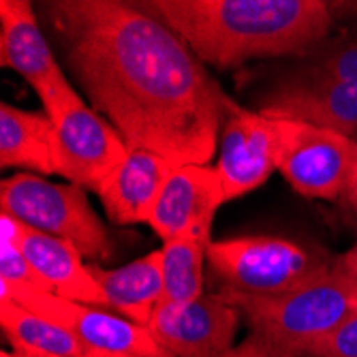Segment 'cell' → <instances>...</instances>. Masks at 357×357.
Listing matches in <instances>:
<instances>
[{"instance_id": "6da1fadb", "label": "cell", "mask_w": 357, "mask_h": 357, "mask_svg": "<svg viewBox=\"0 0 357 357\" xmlns=\"http://www.w3.org/2000/svg\"><path fill=\"white\" fill-rule=\"evenodd\" d=\"M67 71L128 148L210 165L236 101L148 3H43Z\"/></svg>"}, {"instance_id": "7a4b0ae2", "label": "cell", "mask_w": 357, "mask_h": 357, "mask_svg": "<svg viewBox=\"0 0 357 357\" xmlns=\"http://www.w3.org/2000/svg\"><path fill=\"white\" fill-rule=\"evenodd\" d=\"M148 7L214 69L255 58H304L334 26L323 0H152Z\"/></svg>"}, {"instance_id": "3957f363", "label": "cell", "mask_w": 357, "mask_h": 357, "mask_svg": "<svg viewBox=\"0 0 357 357\" xmlns=\"http://www.w3.org/2000/svg\"><path fill=\"white\" fill-rule=\"evenodd\" d=\"M338 255L287 236L248 234L210 244L208 268L220 294L272 298L326 272Z\"/></svg>"}, {"instance_id": "277c9868", "label": "cell", "mask_w": 357, "mask_h": 357, "mask_svg": "<svg viewBox=\"0 0 357 357\" xmlns=\"http://www.w3.org/2000/svg\"><path fill=\"white\" fill-rule=\"evenodd\" d=\"M259 332L298 357L326 338L342 319L357 310V294L336 261L302 287L272 298H246L225 294Z\"/></svg>"}, {"instance_id": "5b68a950", "label": "cell", "mask_w": 357, "mask_h": 357, "mask_svg": "<svg viewBox=\"0 0 357 357\" xmlns=\"http://www.w3.org/2000/svg\"><path fill=\"white\" fill-rule=\"evenodd\" d=\"M0 208L39 234L73 244L82 257L107 261L114 242L88 204L86 190L56 184L39 174H15L0 182Z\"/></svg>"}, {"instance_id": "8992f818", "label": "cell", "mask_w": 357, "mask_h": 357, "mask_svg": "<svg viewBox=\"0 0 357 357\" xmlns=\"http://www.w3.org/2000/svg\"><path fill=\"white\" fill-rule=\"evenodd\" d=\"M43 112L56 131L58 176L84 190L99 192L128 154L122 135L82 99L73 86L60 92Z\"/></svg>"}, {"instance_id": "52a82bcc", "label": "cell", "mask_w": 357, "mask_h": 357, "mask_svg": "<svg viewBox=\"0 0 357 357\" xmlns=\"http://www.w3.org/2000/svg\"><path fill=\"white\" fill-rule=\"evenodd\" d=\"M276 120L282 178L308 199H340L357 165V142L310 122Z\"/></svg>"}, {"instance_id": "ba28073f", "label": "cell", "mask_w": 357, "mask_h": 357, "mask_svg": "<svg viewBox=\"0 0 357 357\" xmlns=\"http://www.w3.org/2000/svg\"><path fill=\"white\" fill-rule=\"evenodd\" d=\"M0 300H13L32 312L60 323L99 357H165L148 328L107 308L73 302L50 291L5 287H0Z\"/></svg>"}, {"instance_id": "9c48e42d", "label": "cell", "mask_w": 357, "mask_h": 357, "mask_svg": "<svg viewBox=\"0 0 357 357\" xmlns=\"http://www.w3.org/2000/svg\"><path fill=\"white\" fill-rule=\"evenodd\" d=\"M216 152L214 167L222 184L225 202L244 197L278 169V120L236 103L225 116Z\"/></svg>"}, {"instance_id": "30bf717a", "label": "cell", "mask_w": 357, "mask_h": 357, "mask_svg": "<svg viewBox=\"0 0 357 357\" xmlns=\"http://www.w3.org/2000/svg\"><path fill=\"white\" fill-rule=\"evenodd\" d=\"M240 317L218 291L184 304H160L148 330L165 357H220L236 347Z\"/></svg>"}, {"instance_id": "8fae6325", "label": "cell", "mask_w": 357, "mask_h": 357, "mask_svg": "<svg viewBox=\"0 0 357 357\" xmlns=\"http://www.w3.org/2000/svg\"><path fill=\"white\" fill-rule=\"evenodd\" d=\"M0 62L28 82L43 107L73 86L45 37L35 5L28 0L0 3Z\"/></svg>"}, {"instance_id": "7c38bea8", "label": "cell", "mask_w": 357, "mask_h": 357, "mask_svg": "<svg viewBox=\"0 0 357 357\" xmlns=\"http://www.w3.org/2000/svg\"><path fill=\"white\" fill-rule=\"evenodd\" d=\"M222 204V184L214 165H176L160 188L148 225L167 242L195 222L214 218Z\"/></svg>"}, {"instance_id": "4fadbf2b", "label": "cell", "mask_w": 357, "mask_h": 357, "mask_svg": "<svg viewBox=\"0 0 357 357\" xmlns=\"http://www.w3.org/2000/svg\"><path fill=\"white\" fill-rule=\"evenodd\" d=\"M176 165L156 152L128 148L122 165L103 182L99 199L116 225L148 222L169 172Z\"/></svg>"}, {"instance_id": "5bb4252c", "label": "cell", "mask_w": 357, "mask_h": 357, "mask_svg": "<svg viewBox=\"0 0 357 357\" xmlns=\"http://www.w3.org/2000/svg\"><path fill=\"white\" fill-rule=\"evenodd\" d=\"M257 112L310 122L357 142V79L308 90L268 88L259 96Z\"/></svg>"}, {"instance_id": "9a60e30c", "label": "cell", "mask_w": 357, "mask_h": 357, "mask_svg": "<svg viewBox=\"0 0 357 357\" xmlns=\"http://www.w3.org/2000/svg\"><path fill=\"white\" fill-rule=\"evenodd\" d=\"M22 250L47 284L50 294L73 302L107 308V300L101 287L92 278L88 264H82L84 257L73 244L39 234L24 225Z\"/></svg>"}, {"instance_id": "2e32d148", "label": "cell", "mask_w": 357, "mask_h": 357, "mask_svg": "<svg viewBox=\"0 0 357 357\" xmlns=\"http://www.w3.org/2000/svg\"><path fill=\"white\" fill-rule=\"evenodd\" d=\"M88 270L107 300V308L137 326L148 328L163 304V272H160V248L135 259L120 268H103L88 264Z\"/></svg>"}, {"instance_id": "e0dca14e", "label": "cell", "mask_w": 357, "mask_h": 357, "mask_svg": "<svg viewBox=\"0 0 357 357\" xmlns=\"http://www.w3.org/2000/svg\"><path fill=\"white\" fill-rule=\"evenodd\" d=\"M0 165L39 176H58L56 131L45 112L0 105Z\"/></svg>"}, {"instance_id": "ac0fdd59", "label": "cell", "mask_w": 357, "mask_h": 357, "mask_svg": "<svg viewBox=\"0 0 357 357\" xmlns=\"http://www.w3.org/2000/svg\"><path fill=\"white\" fill-rule=\"evenodd\" d=\"M212 222L204 218L160 246L163 304H184L204 296V270L212 244Z\"/></svg>"}, {"instance_id": "d6986e66", "label": "cell", "mask_w": 357, "mask_h": 357, "mask_svg": "<svg viewBox=\"0 0 357 357\" xmlns=\"http://www.w3.org/2000/svg\"><path fill=\"white\" fill-rule=\"evenodd\" d=\"M0 326L13 351L26 357H99L60 323L13 300H0Z\"/></svg>"}, {"instance_id": "ffe728a7", "label": "cell", "mask_w": 357, "mask_h": 357, "mask_svg": "<svg viewBox=\"0 0 357 357\" xmlns=\"http://www.w3.org/2000/svg\"><path fill=\"white\" fill-rule=\"evenodd\" d=\"M357 79V39L332 47H317L300 64L280 75L270 88L308 90Z\"/></svg>"}, {"instance_id": "44dd1931", "label": "cell", "mask_w": 357, "mask_h": 357, "mask_svg": "<svg viewBox=\"0 0 357 357\" xmlns=\"http://www.w3.org/2000/svg\"><path fill=\"white\" fill-rule=\"evenodd\" d=\"M304 357H357V310L342 319L326 338L312 344Z\"/></svg>"}, {"instance_id": "7402d4cb", "label": "cell", "mask_w": 357, "mask_h": 357, "mask_svg": "<svg viewBox=\"0 0 357 357\" xmlns=\"http://www.w3.org/2000/svg\"><path fill=\"white\" fill-rule=\"evenodd\" d=\"M220 357H298V355L272 342L270 338L261 336L259 332H250L240 344H236Z\"/></svg>"}, {"instance_id": "603a6c76", "label": "cell", "mask_w": 357, "mask_h": 357, "mask_svg": "<svg viewBox=\"0 0 357 357\" xmlns=\"http://www.w3.org/2000/svg\"><path fill=\"white\" fill-rule=\"evenodd\" d=\"M338 264H340L344 276L349 278L351 287L355 289V294H357V244L351 250L338 255Z\"/></svg>"}, {"instance_id": "cb8c5ba5", "label": "cell", "mask_w": 357, "mask_h": 357, "mask_svg": "<svg viewBox=\"0 0 357 357\" xmlns=\"http://www.w3.org/2000/svg\"><path fill=\"white\" fill-rule=\"evenodd\" d=\"M340 204L344 206V210L353 216H357V165H355V172L347 184V190L342 192L340 197Z\"/></svg>"}, {"instance_id": "d4e9b609", "label": "cell", "mask_w": 357, "mask_h": 357, "mask_svg": "<svg viewBox=\"0 0 357 357\" xmlns=\"http://www.w3.org/2000/svg\"><path fill=\"white\" fill-rule=\"evenodd\" d=\"M0 357H26V355H20V353H9V351H3V353H0Z\"/></svg>"}]
</instances>
